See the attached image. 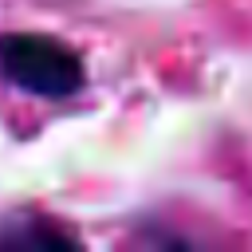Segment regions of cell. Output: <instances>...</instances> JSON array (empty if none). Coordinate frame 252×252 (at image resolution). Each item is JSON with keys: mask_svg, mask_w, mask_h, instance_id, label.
Returning a JSON list of instances; mask_svg holds the SVG:
<instances>
[{"mask_svg": "<svg viewBox=\"0 0 252 252\" xmlns=\"http://www.w3.org/2000/svg\"><path fill=\"white\" fill-rule=\"evenodd\" d=\"M0 79L32 98L67 102L87 87V63L75 47L43 32L0 35Z\"/></svg>", "mask_w": 252, "mask_h": 252, "instance_id": "obj_1", "label": "cell"}, {"mask_svg": "<svg viewBox=\"0 0 252 252\" xmlns=\"http://www.w3.org/2000/svg\"><path fill=\"white\" fill-rule=\"evenodd\" d=\"M79 248L83 236H75L71 228H63L59 220H43V217H12L0 224V248Z\"/></svg>", "mask_w": 252, "mask_h": 252, "instance_id": "obj_2", "label": "cell"}]
</instances>
